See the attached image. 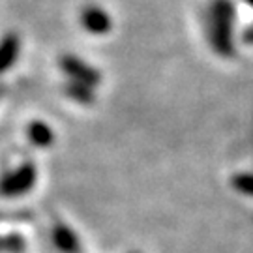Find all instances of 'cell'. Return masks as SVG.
<instances>
[{"mask_svg": "<svg viewBox=\"0 0 253 253\" xmlns=\"http://www.w3.org/2000/svg\"><path fill=\"white\" fill-rule=\"evenodd\" d=\"M83 27L92 34H103L111 27V19L103 9L86 8L83 11Z\"/></svg>", "mask_w": 253, "mask_h": 253, "instance_id": "277c9868", "label": "cell"}, {"mask_svg": "<svg viewBox=\"0 0 253 253\" xmlns=\"http://www.w3.org/2000/svg\"><path fill=\"white\" fill-rule=\"evenodd\" d=\"M19 54V40L13 34L6 36L0 42V73H4L15 62Z\"/></svg>", "mask_w": 253, "mask_h": 253, "instance_id": "5b68a950", "label": "cell"}, {"mask_svg": "<svg viewBox=\"0 0 253 253\" xmlns=\"http://www.w3.org/2000/svg\"><path fill=\"white\" fill-rule=\"evenodd\" d=\"M233 6L229 0H216L210 8V42L219 54H233Z\"/></svg>", "mask_w": 253, "mask_h": 253, "instance_id": "6da1fadb", "label": "cell"}, {"mask_svg": "<svg viewBox=\"0 0 253 253\" xmlns=\"http://www.w3.org/2000/svg\"><path fill=\"white\" fill-rule=\"evenodd\" d=\"M28 137L38 146H49L53 143V131L49 129V126L42 124V122L30 124V127H28Z\"/></svg>", "mask_w": 253, "mask_h": 253, "instance_id": "8992f818", "label": "cell"}, {"mask_svg": "<svg viewBox=\"0 0 253 253\" xmlns=\"http://www.w3.org/2000/svg\"><path fill=\"white\" fill-rule=\"evenodd\" d=\"M236 190L244 191L248 195H253V176L252 174H242V176H236L235 178Z\"/></svg>", "mask_w": 253, "mask_h": 253, "instance_id": "9c48e42d", "label": "cell"}, {"mask_svg": "<svg viewBox=\"0 0 253 253\" xmlns=\"http://www.w3.org/2000/svg\"><path fill=\"white\" fill-rule=\"evenodd\" d=\"M36 180V167L34 165H25L17 169L15 172L6 174L0 180V193L6 197H15V195H23L34 186Z\"/></svg>", "mask_w": 253, "mask_h": 253, "instance_id": "7a4b0ae2", "label": "cell"}, {"mask_svg": "<svg viewBox=\"0 0 253 253\" xmlns=\"http://www.w3.org/2000/svg\"><path fill=\"white\" fill-rule=\"evenodd\" d=\"M66 92L70 94V98L81 101V103H88V101H92L90 88H88L86 84H81V83L73 81L72 84H68V86H66Z\"/></svg>", "mask_w": 253, "mask_h": 253, "instance_id": "ba28073f", "label": "cell"}, {"mask_svg": "<svg viewBox=\"0 0 253 253\" xmlns=\"http://www.w3.org/2000/svg\"><path fill=\"white\" fill-rule=\"evenodd\" d=\"M54 242L64 252H72V250H75V244H77L73 233L70 229H66V227H56V231H54Z\"/></svg>", "mask_w": 253, "mask_h": 253, "instance_id": "52a82bcc", "label": "cell"}, {"mask_svg": "<svg viewBox=\"0 0 253 253\" xmlns=\"http://www.w3.org/2000/svg\"><path fill=\"white\" fill-rule=\"evenodd\" d=\"M60 64H62L64 72L72 77V81L86 84V86H94V84L100 83V73L96 72L94 68L81 62V60L73 58V56H64Z\"/></svg>", "mask_w": 253, "mask_h": 253, "instance_id": "3957f363", "label": "cell"}]
</instances>
